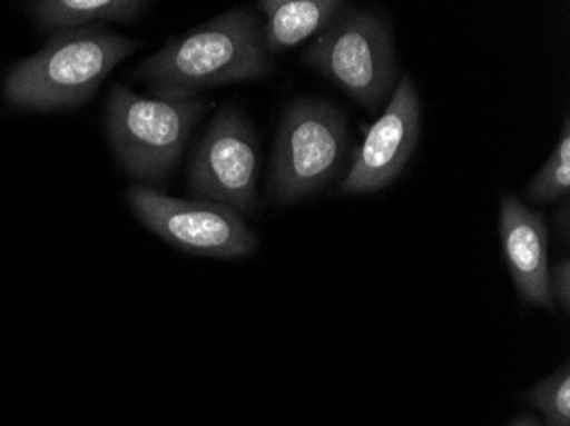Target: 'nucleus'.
Wrapping results in <instances>:
<instances>
[{
  "label": "nucleus",
  "instance_id": "obj_1",
  "mask_svg": "<svg viewBox=\"0 0 570 426\" xmlns=\"http://www.w3.org/2000/svg\"><path fill=\"white\" fill-rule=\"evenodd\" d=\"M274 70L264 22L252 9L235 8L173 38L134 77L154 98L190 99L207 89L261 81Z\"/></svg>",
  "mask_w": 570,
  "mask_h": 426
},
{
  "label": "nucleus",
  "instance_id": "obj_2",
  "mask_svg": "<svg viewBox=\"0 0 570 426\" xmlns=\"http://www.w3.org/2000/svg\"><path fill=\"white\" fill-rule=\"evenodd\" d=\"M139 44L107 26L59 31L9 72L4 99L18 110H72L88 102Z\"/></svg>",
  "mask_w": 570,
  "mask_h": 426
},
{
  "label": "nucleus",
  "instance_id": "obj_3",
  "mask_svg": "<svg viewBox=\"0 0 570 426\" xmlns=\"http://www.w3.org/2000/svg\"><path fill=\"white\" fill-rule=\"evenodd\" d=\"M213 108L209 99H161L111 86L105 127L118 165L139 185L165 188L191 131Z\"/></svg>",
  "mask_w": 570,
  "mask_h": 426
},
{
  "label": "nucleus",
  "instance_id": "obj_4",
  "mask_svg": "<svg viewBox=\"0 0 570 426\" xmlns=\"http://www.w3.org/2000/svg\"><path fill=\"white\" fill-rule=\"evenodd\" d=\"M303 62L371 113L383 111L396 88L392 28L370 9L348 6L304 50Z\"/></svg>",
  "mask_w": 570,
  "mask_h": 426
},
{
  "label": "nucleus",
  "instance_id": "obj_5",
  "mask_svg": "<svg viewBox=\"0 0 570 426\" xmlns=\"http://www.w3.org/2000/svg\"><path fill=\"white\" fill-rule=\"evenodd\" d=\"M347 150V121L322 99H296L278 123L267 194L278 204H296L328 185Z\"/></svg>",
  "mask_w": 570,
  "mask_h": 426
},
{
  "label": "nucleus",
  "instance_id": "obj_6",
  "mask_svg": "<svg viewBox=\"0 0 570 426\" xmlns=\"http://www.w3.org/2000/svg\"><path fill=\"white\" fill-rule=\"evenodd\" d=\"M127 200L150 232L187 255L239 259L261 246L242 214L226 205L169 197L139 182L128 188Z\"/></svg>",
  "mask_w": 570,
  "mask_h": 426
},
{
  "label": "nucleus",
  "instance_id": "obj_7",
  "mask_svg": "<svg viewBox=\"0 0 570 426\" xmlns=\"http://www.w3.org/2000/svg\"><path fill=\"white\" fill-rule=\"evenodd\" d=\"M261 159V140L248 118L235 106H223L188 162V186L200 200L253 214Z\"/></svg>",
  "mask_w": 570,
  "mask_h": 426
},
{
  "label": "nucleus",
  "instance_id": "obj_8",
  "mask_svg": "<svg viewBox=\"0 0 570 426\" xmlns=\"http://www.w3.org/2000/svg\"><path fill=\"white\" fill-rule=\"evenodd\" d=\"M419 136L421 99L412 79L403 76L358 146L354 165L342 181V194H374L392 185L412 159Z\"/></svg>",
  "mask_w": 570,
  "mask_h": 426
},
{
  "label": "nucleus",
  "instance_id": "obj_9",
  "mask_svg": "<svg viewBox=\"0 0 570 426\" xmlns=\"http://www.w3.org/2000/svg\"><path fill=\"white\" fill-rule=\"evenodd\" d=\"M499 236L515 290L530 306L556 309L550 290L549 224L515 195L502 197Z\"/></svg>",
  "mask_w": 570,
  "mask_h": 426
},
{
  "label": "nucleus",
  "instance_id": "obj_10",
  "mask_svg": "<svg viewBox=\"0 0 570 426\" xmlns=\"http://www.w3.org/2000/svg\"><path fill=\"white\" fill-rule=\"evenodd\" d=\"M348 6L342 0H262L256 8L265 16L268 53H284L307 38L318 37Z\"/></svg>",
  "mask_w": 570,
  "mask_h": 426
},
{
  "label": "nucleus",
  "instance_id": "obj_11",
  "mask_svg": "<svg viewBox=\"0 0 570 426\" xmlns=\"http://www.w3.org/2000/svg\"><path fill=\"white\" fill-rule=\"evenodd\" d=\"M149 2L140 0H41L28 11L45 28L77 30L107 22H136L146 14Z\"/></svg>",
  "mask_w": 570,
  "mask_h": 426
},
{
  "label": "nucleus",
  "instance_id": "obj_12",
  "mask_svg": "<svg viewBox=\"0 0 570 426\" xmlns=\"http://www.w3.org/2000/svg\"><path fill=\"white\" fill-rule=\"evenodd\" d=\"M570 191V118H563L559 142L541 166L530 185L527 195L534 204H552L569 197Z\"/></svg>",
  "mask_w": 570,
  "mask_h": 426
},
{
  "label": "nucleus",
  "instance_id": "obj_13",
  "mask_svg": "<svg viewBox=\"0 0 570 426\" xmlns=\"http://www.w3.org/2000/svg\"><path fill=\"white\" fill-rule=\"evenodd\" d=\"M524 397L540 409L550 426H570V365L531 387Z\"/></svg>",
  "mask_w": 570,
  "mask_h": 426
},
{
  "label": "nucleus",
  "instance_id": "obj_14",
  "mask_svg": "<svg viewBox=\"0 0 570 426\" xmlns=\"http://www.w3.org/2000/svg\"><path fill=\"white\" fill-rule=\"evenodd\" d=\"M550 290L553 300L560 304L566 313L570 309V261L569 258L557 262L556 268L550 271Z\"/></svg>",
  "mask_w": 570,
  "mask_h": 426
},
{
  "label": "nucleus",
  "instance_id": "obj_15",
  "mask_svg": "<svg viewBox=\"0 0 570 426\" xmlns=\"http://www.w3.org/2000/svg\"><path fill=\"white\" fill-rule=\"evenodd\" d=\"M509 426H541L540 422H538L534 416L524 415L520 416V418H515L514 422Z\"/></svg>",
  "mask_w": 570,
  "mask_h": 426
}]
</instances>
